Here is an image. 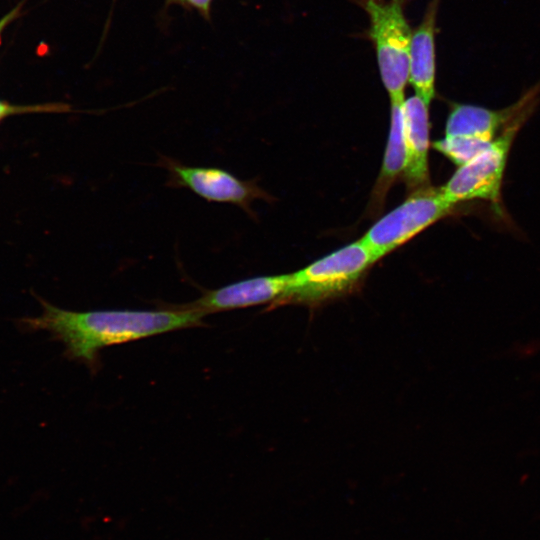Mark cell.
<instances>
[{"label":"cell","instance_id":"obj_11","mask_svg":"<svg viewBox=\"0 0 540 540\" xmlns=\"http://www.w3.org/2000/svg\"><path fill=\"white\" fill-rule=\"evenodd\" d=\"M403 102L391 103L390 129L379 177L372 193V207H381L390 186L406 167Z\"/></svg>","mask_w":540,"mask_h":540},{"label":"cell","instance_id":"obj_7","mask_svg":"<svg viewBox=\"0 0 540 540\" xmlns=\"http://www.w3.org/2000/svg\"><path fill=\"white\" fill-rule=\"evenodd\" d=\"M158 165L169 172L168 186L186 187L210 202L231 203L248 210L250 203L262 196L255 184L220 168L187 166L167 156H162Z\"/></svg>","mask_w":540,"mask_h":540},{"label":"cell","instance_id":"obj_14","mask_svg":"<svg viewBox=\"0 0 540 540\" xmlns=\"http://www.w3.org/2000/svg\"><path fill=\"white\" fill-rule=\"evenodd\" d=\"M164 1H165L166 6H168V5H180L182 7H185V0H164Z\"/></svg>","mask_w":540,"mask_h":540},{"label":"cell","instance_id":"obj_5","mask_svg":"<svg viewBox=\"0 0 540 540\" xmlns=\"http://www.w3.org/2000/svg\"><path fill=\"white\" fill-rule=\"evenodd\" d=\"M538 96L540 81L515 103L502 109L455 103L447 117L445 135L433 143V148L461 166L487 148L503 128Z\"/></svg>","mask_w":540,"mask_h":540},{"label":"cell","instance_id":"obj_12","mask_svg":"<svg viewBox=\"0 0 540 540\" xmlns=\"http://www.w3.org/2000/svg\"><path fill=\"white\" fill-rule=\"evenodd\" d=\"M68 106L64 104H45V105H12L0 101V120L10 115L32 113V112H61L67 111Z\"/></svg>","mask_w":540,"mask_h":540},{"label":"cell","instance_id":"obj_10","mask_svg":"<svg viewBox=\"0 0 540 540\" xmlns=\"http://www.w3.org/2000/svg\"><path fill=\"white\" fill-rule=\"evenodd\" d=\"M441 0H431L420 24L412 31L409 83L428 105L435 97L437 14Z\"/></svg>","mask_w":540,"mask_h":540},{"label":"cell","instance_id":"obj_8","mask_svg":"<svg viewBox=\"0 0 540 540\" xmlns=\"http://www.w3.org/2000/svg\"><path fill=\"white\" fill-rule=\"evenodd\" d=\"M290 274L259 276L228 284L204 293L183 306L202 315L275 302L285 292Z\"/></svg>","mask_w":540,"mask_h":540},{"label":"cell","instance_id":"obj_1","mask_svg":"<svg viewBox=\"0 0 540 540\" xmlns=\"http://www.w3.org/2000/svg\"><path fill=\"white\" fill-rule=\"evenodd\" d=\"M44 312L26 323L61 340L67 355L94 368L100 349L179 329L203 326L201 313L183 305L166 310H95L75 312L43 303Z\"/></svg>","mask_w":540,"mask_h":540},{"label":"cell","instance_id":"obj_9","mask_svg":"<svg viewBox=\"0 0 540 540\" xmlns=\"http://www.w3.org/2000/svg\"><path fill=\"white\" fill-rule=\"evenodd\" d=\"M406 167L403 177L413 191L428 187L429 180V105L418 95L402 103Z\"/></svg>","mask_w":540,"mask_h":540},{"label":"cell","instance_id":"obj_2","mask_svg":"<svg viewBox=\"0 0 540 540\" xmlns=\"http://www.w3.org/2000/svg\"><path fill=\"white\" fill-rule=\"evenodd\" d=\"M369 18L366 34L371 40L381 81L391 103L405 100L409 83V50L412 31L405 15L409 0H351Z\"/></svg>","mask_w":540,"mask_h":540},{"label":"cell","instance_id":"obj_4","mask_svg":"<svg viewBox=\"0 0 540 540\" xmlns=\"http://www.w3.org/2000/svg\"><path fill=\"white\" fill-rule=\"evenodd\" d=\"M539 97L531 100L500 132L494 141L467 163L458 166L447 183L440 187L445 200L453 206L471 200L498 205L501 186L512 143L535 110Z\"/></svg>","mask_w":540,"mask_h":540},{"label":"cell","instance_id":"obj_6","mask_svg":"<svg viewBox=\"0 0 540 540\" xmlns=\"http://www.w3.org/2000/svg\"><path fill=\"white\" fill-rule=\"evenodd\" d=\"M455 207L445 200L440 187L415 190L402 204L373 224L361 240L378 261L450 215Z\"/></svg>","mask_w":540,"mask_h":540},{"label":"cell","instance_id":"obj_3","mask_svg":"<svg viewBox=\"0 0 540 540\" xmlns=\"http://www.w3.org/2000/svg\"><path fill=\"white\" fill-rule=\"evenodd\" d=\"M375 262L361 239L352 242L291 273L285 292L272 307L289 303L315 305L340 296L353 288Z\"/></svg>","mask_w":540,"mask_h":540},{"label":"cell","instance_id":"obj_13","mask_svg":"<svg viewBox=\"0 0 540 540\" xmlns=\"http://www.w3.org/2000/svg\"><path fill=\"white\" fill-rule=\"evenodd\" d=\"M214 0H185V7L195 9L204 19H210Z\"/></svg>","mask_w":540,"mask_h":540}]
</instances>
